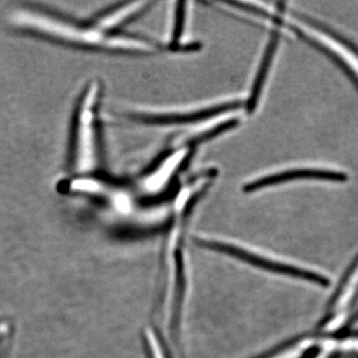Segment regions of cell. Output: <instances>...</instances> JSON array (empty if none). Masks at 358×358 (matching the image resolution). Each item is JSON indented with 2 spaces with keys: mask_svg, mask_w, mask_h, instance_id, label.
Returning <instances> with one entry per match:
<instances>
[{
  "mask_svg": "<svg viewBox=\"0 0 358 358\" xmlns=\"http://www.w3.org/2000/svg\"><path fill=\"white\" fill-rule=\"evenodd\" d=\"M358 298V254L346 268L334 292L324 317L319 322L317 334L334 336L345 329L355 300Z\"/></svg>",
  "mask_w": 358,
  "mask_h": 358,
  "instance_id": "8992f818",
  "label": "cell"
},
{
  "mask_svg": "<svg viewBox=\"0 0 358 358\" xmlns=\"http://www.w3.org/2000/svg\"><path fill=\"white\" fill-rule=\"evenodd\" d=\"M192 152L190 148H169L141 173L138 178L141 189L150 194L164 192L176 181Z\"/></svg>",
  "mask_w": 358,
  "mask_h": 358,
  "instance_id": "52a82bcc",
  "label": "cell"
},
{
  "mask_svg": "<svg viewBox=\"0 0 358 358\" xmlns=\"http://www.w3.org/2000/svg\"><path fill=\"white\" fill-rule=\"evenodd\" d=\"M143 334L148 358H169L166 348L154 329L147 327Z\"/></svg>",
  "mask_w": 358,
  "mask_h": 358,
  "instance_id": "4fadbf2b",
  "label": "cell"
},
{
  "mask_svg": "<svg viewBox=\"0 0 358 358\" xmlns=\"http://www.w3.org/2000/svg\"><path fill=\"white\" fill-rule=\"evenodd\" d=\"M358 324V308L357 312L352 313L348 317V322H346L345 329L343 331H350V327H355ZM341 331V333H343Z\"/></svg>",
  "mask_w": 358,
  "mask_h": 358,
  "instance_id": "5bb4252c",
  "label": "cell"
},
{
  "mask_svg": "<svg viewBox=\"0 0 358 358\" xmlns=\"http://www.w3.org/2000/svg\"><path fill=\"white\" fill-rule=\"evenodd\" d=\"M244 108V95L240 98L228 99L192 107L159 110H134L124 115L127 121L134 124L152 127H182L188 128L193 124L229 110ZM244 113V112H243Z\"/></svg>",
  "mask_w": 358,
  "mask_h": 358,
  "instance_id": "5b68a950",
  "label": "cell"
},
{
  "mask_svg": "<svg viewBox=\"0 0 358 358\" xmlns=\"http://www.w3.org/2000/svg\"><path fill=\"white\" fill-rule=\"evenodd\" d=\"M152 4V1L119 2L99 14L91 25L102 31L120 32L117 29L147 13Z\"/></svg>",
  "mask_w": 358,
  "mask_h": 358,
  "instance_id": "30bf717a",
  "label": "cell"
},
{
  "mask_svg": "<svg viewBox=\"0 0 358 358\" xmlns=\"http://www.w3.org/2000/svg\"><path fill=\"white\" fill-rule=\"evenodd\" d=\"M102 91L100 82L93 80L78 102L71 143V166L76 176L95 174L100 162L98 114Z\"/></svg>",
  "mask_w": 358,
  "mask_h": 358,
  "instance_id": "7a4b0ae2",
  "label": "cell"
},
{
  "mask_svg": "<svg viewBox=\"0 0 358 358\" xmlns=\"http://www.w3.org/2000/svg\"><path fill=\"white\" fill-rule=\"evenodd\" d=\"M195 241L202 248L226 254L273 274L300 280L320 288H327L331 285V279L324 273L251 245L209 235H199Z\"/></svg>",
  "mask_w": 358,
  "mask_h": 358,
  "instance_id": "3957f363",
  "label": "cell"
},
{
  "mask_svg": "<svg viewBox=\"0 0 358 358\" xmlns=\"http://www.w3.org/2000/svg\"><path fill=\"white\" fill-rule=\"evenodd\" d=\"M188 2H173L171 8V20H169L167 42L164 45V50L173 52H192L199 50V45L187 44L185 41V33L187 30Z\"/></svg>",
  "mask_w": 358,
  "mask_h": 358,
  "instance_id": "8fae6325",
  "label": "cell"
},
{
  "mask_svg": "<svg viewBox=\"0 0 358 358\" xmlns=\"http://www.w3.org/2000/svg\"><path fill=\"white\" fill-rule=\"evenodd\" d=\"M280 39H281L280 31L272 30L267 43L264 46V50L261 54L260 59H259L258 65L254 71L249 90L244 95L243 112L245 115L255 114L257 109L260 106L264 90H265L266 85H267L273 63H274L275 53H277L278 46L280 44Z\"/></svg>",
  "mask_w": 358,
  "mask_h": 358,
  "instance_id": "ba28073f",
  "label": "cell"
},
{
  "mask_svg": "<svg viewBox=\"0 0 358 358\" xmlns=\"http://www.w3.org/2000/svg\"><path fill=\"white\" fill-rule=\"evenodd\" d=\"M298 179H322V180L345 181L348 179L345 173L338 171H324V169H294L278 173L266 174L264 176L252 178L243 185L245 193L260 192L264 188L282 185Z\"/></svg>",
  "mask_w": 358,
  "mask_h": 358,
  "instance_id": "9c48e42d",
  "label": "cell"
},
{
  "mask_svg": "<svg viewBox=\"0 0 358 358\" xmlns=\"http://www.w3.org/2000/svg\"><path fill=\"white\" fill-rule=\"evenodd\" d=\"M11 20L20 27L84 48L128 55H154L164 50L162 45L145 37L121 31H102L93 25L79 24L36 9H17L11 15Z\"/></svg>",
  "mask_w": 358,
  "mask_h": 358,
  "instance_id": "6da1fadb",
  "label": "cell"
},
{
  "mask_svg": "<svg viewBox=\"0 0 358 358\" xmlns=\"http://www.w3.org/2000/svg\"><path fill=\"white\" fill-rule=\"evenodd\" d=\"M319 341V334L298 336L260 358H301Z\"/></svg>",
  "mask_w": 358,
  "mask_h": 358,
  "instance_id": "7c38bea8",
  "label": "cell"
},
{
  "mask_svg": "<svg viewBox=\"0 0 358 358\" xmlns=\"http://www.w3.org/2000/svg\"><path fill=\"white\" fill-rule=\"evenodd\" d=\"M282 11V28H289L299 37L333 59L358 87V47L327 26L303 15L294 13L285 17Z\"/></svg>",
  "mask_w": 358,
  "mask_h": 358,
  "instance_id": "277c9868",
  "label": "cell"
}]
</instances>
